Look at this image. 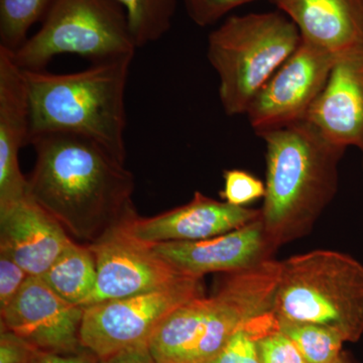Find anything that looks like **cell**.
<instances>
[{
	"label": "cell",
	"mask_w": 363,
	"mask_h": 363,
	"mask_svg": "<svg viewBox=\"0 0 363 363\" xmlns=\"http://www.w3.org/2000/svg\"><path fill=\"white\" fill-rule=\"evenodd\" d=\"M35 152L28 194L69 236L91 245L138 216L135 176L99 143L70 133L30 142Z\"/></svg>",
	"instance_id": "obj_1"
},
{
	"label": "cell",
	"mask_w": 363,
	"mask_h": 363,
	"mask_svg": "<svg viewBox=\"0 0 363 363\" xmlns=\"http://www.w3.org/2000/svg\"><path fill=\"white\" fill-rule=\"evenodd\" d=\"M257 135L266 143V195L260 220L277 250L309 233L332 201L346 150L305 121Z\"/></svg>",
	"instance_id": "obj_2"
},
{
	"label": "cell",
	"mask_w": 363,
	"mask_h": 363,
	"mask_svg": "<svg viewBox=\"0 0 363 363\" xmlns=\"http://www.w3.org/2000/svg\"><path fill=\"white\" fill-rule=\"evenodd\" d=\"M133 58L93 63L69 74L25 71L30 140L70 133L94 140L125 164V91Z\"/></svg>",
	"instance_id": "obj_3"
},
{
	"label": "cell",
	"mask_w": 363,
	"mask_h": 363,
	"mask_svg": "<svg viewBox=\"0 0 363 363\" xmlns=\"http://www.w3.org/2000/svg\"><path fill=\"white\" fill-rule=\"evenodd\" d=\"M281 262L267 259L247 271L228 274L210 297L189 301L172 313L150 339L157 363H208L238 329L272 311Z\"/></svg>",
	"instance_id": "obj_4"
},
{
	"label": "cell",
	"mask_w": 363,
	"mask_h": 363,
	"mask_svg": "<svg viewBox=\"0 0 363 363\" xmlns=\"http://www.w3.org/2000/svg\"><path fill=\"white\" fill-rule=\"evenodd\" d=\"M272 311L279 321L322 325L357 340L363 332V264L327 250L281 262Z\"/></svg>",
	"instance_id": "obj_5"
},
{
	"label": "cell",
	"mask_w": 363,
	"mask_h": 363,
	"mask_svg": "<svg viewBox=\"0 0 363 363\" xmlns=\"http://www.w3.org/2000/svg\"><path fill=\"white\" fill-rule=\"evenodd\" d=\"M302 42L281 13L228 16L210 33L207 59L219 78V99L229 116L247 113L257 92Z\"/></svg>",
	"instance_id": "obj_6"
},
{
	"label": "cell",
	"mask_w": 363,
	"mask_h": 363,
	"mask_svg": "<svg viewBox=\"0 0 363 363\" xmlns=\"http://www.w3.org/2000/svg\"><path fill=\"white\" fill-rule=\"evenodd\" d=\"M138 49L117 0H55L35 35L11 52L25 71L45 70L60 55L92 63L133 58Z\"/></svg>",
	"instance_id": "obj_7"
},
{
	"label": "cell",
	"mask_w": 363,
	"mask_h": 363,
	"mask_svg": "<svg viewBox=\"0 0 363 363\" xmlns=\"http://www.w3.org/2000/svg\"><path fill=\"white\" fill-rule=\"evenodd\" d=\"M203 278L185 277L168 286L83 308L80 343L98 359L147 345L150 339L175 310L204 296Z\"/></svg>",
	"instance_id": "obj_8"
},
{
	"label": "cell",
	"mask_w": 363,
	"mask_h": 363,
	"mask_svg": "<svg viewBox=\"0 0 363 363\" xmlns=\"http://www.w3.org/2000/svg\"><path fill=\"white\" fill-rule=\"evenodd\" d=\"M337 58L302 40L248 106L245 114L255 135L304 121Z\"/></svg>",
	"instance_id": "obj_9"
},
{
	"label": "cell",
	"mask_w": 363,
	"mask_h": 363,
	"mask_svg": "<svg viewBox=\"0 0 363 363\" xmlns=\"http://www.w3.org/2000/svg\"><path fill=\"white\" fill-rule=\"evenodd\" d=\"M128 223L88 245L96 262L97 281L86 306L152 292L189 277L160 257L152 245L136 238Z\"/></svg>",
	"instance_id": "obj_10"
},
{
	"label": "cell",
	"mask_w": 363,
	"mask_h": 363,
	"mask_svg": "<svg viewBox=\"0 0 363 363\" xmlns=\"http://www.w3.org/2000/svg\"><path fill=\"white\" fill-rule=\"evenodd\" d=\"M83 307L60 298L40 277L30 276L9 305L0 310L1 327L44 352L82 350Z\"/></svg>",
	"instance_id": "obj_11"
},
{
	"label": "cell",
	"mask_w": 363,
	"mask_h": 363,
	"mask_svg": "<svg viewBox=\"0 0 363 363\" xmlns=\"http://www.w3.org/2000/svg\"><path fill=\"white\" fill-rule=\"evenodd\" d=\"M152 247L182 274L194 278H203L211 272L247 271L271 259L276 250L260 218L207 240L169 241L152 245Z\"/></svg>",
	"instance_id": "obj_12"
},
{
	"label": "cell",
	"mask_w": 363,
	"mask_h": 363,
	"mask_svg": "<svg viewBox=\"0 0 363 363\" xmlns=\"http://www.w3.org/2000/svg\"><path fill=\"white\" fill-rule=\"evenodd\" d=\"M304 121L339 147L363 149V45L338 57Z\"/></svg>",
	"instance_id": "obj_13"
},
{
	"label": "cell",
	"mask_w": 363,
	"mask_h": 363,
	"mask_svg": "<svg viewBox=\"0 0 363 363\" xmlns=\"http://www.w3.org/2000/svg\"><path fill=\"white\" fill-rule=\"evenodd\" d=\"M260 209L234 206L194 193L187 204L156 216H135L128 224L138 240L157 245L169 241H197L230 233L260 218Z\"/></svg>",
	"instance_id": "obj_14"
},
{
	"label": "cell",
	"mask_w": 363,
	"mask_h": 363,
	"mask_svg": "<svg viewBox=\"0 0 363 363\" xmlns=\"http://www.w3.org/2000/svg\"><path fill=\"white\" fill-rule=\"evenodd\" d=\"M30 133V95L25 71L16 63L11 52L0 48V207L28 195L20 152L28 145Z\"/></svg>",
	"instance_id": "obj_15"
},
{
	"label": "cell",
	"mask_w": 363,
	"mask_h": 363,
	"mask_svg": "<svg viewBox=\"0 0 363 363\" xmlns=\"http://www.w3.org/2000/svg\"><path fill=\"white\" fill-rule=\"evenodd\" d=\"M72 241L61 224L28 195L0 207V252L30 276L42 277Z\"/></svg>",
	"instance_id": "obj_16"
},
{
	"label": "cell",
	"mask_w": 363,
	"mask_h": 363,
	"mask_svg": "<svg viewBox=\"0 0 363 363\" xmlns=\"http://www.w3.org/2000/svg\"><path fill=\"white\" fill-rule=\"evenodd\" d=\"M297 26L302 40L336 56L363 45L362 0H267Z\"/></svg>",
	"instance_id": "obj_17"
},
{
	"label": "cell",
	"mask_w": 363,
	"mask_h": 363,
	"mask_svg": "<svg viewBox=\"0 0 363 363\" xmlns=\"http://www.w3.org/2000/svg\"><path fill=\"white\" fill-rule=\"evenodd\" d=\"M40 278L66 302L85 307L96 286L94 255L88 245L73 240Z\"/></svg>",
	"instance_id": "obj_18"
},
{
	"label": "cell",
	"mask_w": 363,
	"mask_h": 363,
	"mask_svg": "<svg viewBox=\"0 0 363 363\" xmlns=\"http://www.w3.org/2000/svg\"><path fill=\"white\" fill-rule=\"evenodd\" d=\"M123 7L138 48L156 43L171 28L178 0H117Z\"/></svg>",
	"instance_id": "obj_19"
},
{
	"label": "cell",
	"mask_w": 363,
	"mask_h": 363,
	"mask_svg": "<svg viewBox=\"0 0 363 363\" xmlns=\"http://www.w3.org/2000/svg\"><path fill=\"white\" fill-rule=\"evenodd\" d=\"M55 0H0V48L16 52Z\"/></svg>",
	"instance_id": "obj_20"
},
{
	"label": "cell",
	"mask_w": 363,
	"mask_h": 363,
	"mask_svg": "<svg viewBox=\"0 0 363 363\" xmlns=\"http://www.w3.org/2000/svg\"><path fill=\"white\" fill-rule=\"evenodd\" d=\"M281 330L286 333L307 363H336L341 357L345 339L339 332L322 325L293 323L279 321Z\"/></svg>",
	"instance_id": "obj_21"
},
{
	"label": "cell",
	"mask_w": 363,
	"mask_h": 363,
	"mask_svg": "<svg viewBox=\"0 0 363 363\" xmlns=\"http://www.w3.org/2000/svg\"><path fill=\"white\" fill-rule=\"evenodd\" d=\"M257 344L262 363H307L292 339L281 330L272 311L253 318L247 323Z\"/></svg>",
	"instance_id": "obj_22"
},
{
	"label": "cell",
	"mask_w": 363,
	"mask_h": 363,
	"mask_svg": "<svg viewBox=\"0 0 363 363\" xmlns=\"http://www.w3.org/2000/svg\"><path fill=\"white\" fill-rule=\"evenodd\" d=\"M224 187L220 192L222 201L234 206L247 205L264 199L266 185L264 182L250 172L240 169H225L223 172Z\"/></svg>",
	"instance_id": "obj_23"
},
{
	"label": "cell",
	"mask_w": 363,
	"mask_h": 363,
	"mask_svg": "<svg viewBox=\"0 0 363 363\" xmlns=\"http://www.w3.org/2000/svg\"><path fill=\"white\" fill-rule=\"evenodd\" d=\"M253 1L257 0H183L189 18L201 28L215 25L234 9Z\"/></svg>",
	"instance_id": "obj_24"
},
{
	"label": "cell",
	"mask_w": 363,
	"mask_h": 363,
	"mask_svg": "<svg viewBox=\"0 0 363 363\" xmlns=\"http://www.w3.org/2000/svg\"><path fill=\"white\" fill-rule=\"evenodd\" d=\"M247 323L238 329L220 352L208 363H262Z\"/></svg>",
	"instance_id": "obj_25"
},
{
	"label": "cell",
	"mask_w": 363,
	"mask_h": 363,
	"mask_svg": "<svg viewBox=\"0 0 363 363\" xmlns=\"http://www.w3.org/2000/svg\"><path fill=\"white\" fill-rule=\"evenodd\" d=\"M30 277L13 257L0 252V310L18 295Z\"/></svg>",
	"instance_id": "obj_26"
},
{
	"label": "cell",
	"mask_w": 363,
	"mask_h": 363,
	"mask_svg": "<svg viewBox=\"0 0 363 363\" xmlns=\"http://www.w3.org/2000/svg\"><path fill=\"white\" fill-rule=\"evenodd\" d=\"M39 351L18 334L1 327L0 363H32Z\"/></svg>",
	"instance_id": "obj_27"
},
{
	"label": "cell",
	"mask_w": 363,
	"mask_h": 363,
	"mask_svg": "<svg viewBox=\"0 0 363 363\" xmlns=\"http://www.w3.org/2000/svg\"><path fill=\"white\" fill-rule=\"evenodd\" d=\"M32 363H98V358L85 348L71 353L39 351Z\"/></svg>",
	"instance_id": "obj_28"
},
{
	"label": "cell",
	"mask_w": 363,
	"mask_h": 363,
	"mask_svg": "<svg viewBox=\"0 0 363 363\" xmlns=\"http://www.w3.org/2000/svg\"><path fill=\"white\" fill-rule=\"evenodd\" d=\"M98 363H157L150 354L147 345L136 346L119 351L111 357L98 359Z\"/></svg>",
	"instance_id": "obj_29"
},
{
	"label": "cell",
	"mask_w": 363,
	"mask_h": 363,
	"mask_svg": "<svg viewBox=\"0 0 363 363\" xmlns=\"http://www.w3.org/2000/svg\"><path fill=\"white\" fill-rule=\"evenodd\" d=\"M336 363H348V362H346L345 358H344V357H342V355H341L340 358H339V359H338V362H336Z\"/></svg>",
	"instance_id": "obj_30"
},
{
	"label": "cell",
	"mask_w": 363,
	"mask_h": 363,
	"mask_svg": "<svg viewBox=\"0 0 363 363\" xmlns=\"http://www.w3.org/2000/svg\"><path fill=\"white\" fill-rule=\"evenodd\" d=\"M360 152H362V169H363V149L362 150H360Z\"/></svg>",
	"instance_id": "obj_31"
},
{
	"label": "cell",
	"mask_w": 363,
	"mask_h": 363,
	"mask_svg": "<svg viewBox=\"0 0 363 363\" xmlns=\"http://www.w3.org/2000/svg\"><path fill=\"white\" fill-rule=\"evenodd\" d=\"M362 6H363V0H362Z\"/></svg>",
	"instance_id": "obj_32"
}]
</instances>
